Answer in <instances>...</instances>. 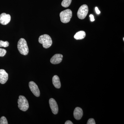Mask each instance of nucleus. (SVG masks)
Masks as SVG:
<instances>
[{"mask_svg":"<svg viewBox=\"0 0 124 124\" xmlns=\"http://www.w3.org/2000/svg\"><path fill=\"white\" fill-rule=\"evenodd\" d=\"M63 55L60 54H56L51 58L50 62L53 64H58L60 63L62 60Z\"/></svg>","mask_w":124,"mask_h":124,"instance_id":"9d476101","label":"nucleus"},{"mask_svg":"<svg viewBox=\"0 0 124 124\" xmlns=\"http://www.w3.org/2000/svg\"><path fill=\"white\" fill-rule=\"evenodd\" d=\"M90 17V20L91 22H94L95 20L94 19V17L93 16L92 14L90 15L89 16Z\"/></svg>","mask_w":124,"mask_h":124,"instance_id":"6ab92c4d","label":"nucleus"},{"mask_svg":"<svg viewBox=\"0 0 124 124\" xmlns=\"http://www.w3.org/2000/svg\"><path fill=\"white\" fill-rule=\"evenodd\" d=\"M8 121L5 116H2L0 119V124H8Z\"/></svg>","mask_w":124,"mask_h":124,"instance_id":"dca6fc26","label":"nucleus"},{"mask_svg":"<svg viewBox=\"0 0 124 124\" xmlns=\"http://www.w3.org/2000/svg\"><path fill=\"white\" fill-rule=\"evenodd\" d=\"M7 53V51L4 49L0 48V57H4Z\"/></svg>","mask_w":124,"mask_h":124,"instance_id":"f3484780","label":"nucleus"},{"mask_svg":"<svg viewBox=\"0 0 124 124\" xmlns=\"http://www.w3.org/2000/svg\"><path fill=\"white\" fill-rule=\"evenodd\" d=\"M86 36L84 31H80L77 32L74 36V38L76 40H81L84 39Z\"/></svg>","mask_w":124,"mask_h":124,"instance_id":"ddd939ff","label":"nucleus"},{"mask_svg":"<svg viewBox=\"0 0 124 124\" xmlns=\"http://www.w3.org/2000/svg\"><path fill=\"white\" fill-rule=\"evenodd\" d=\"M18 107L20 110L26 111L29 108L28 101L25 97L23 95H20L18 100Z\"/></svg>","mask_w":124,"mask_h":124,"instance_id":"20e7f679","label":"nucleus"},{"mask_svg":"<svg viewBox=\"0 0 124 124\" xmlns=\"http://www.w3.org/2000/svg\"><path fill=\"white\" fill-rule=\"evenodd\" d=\"M11 20V16L9 14L3 13L0 15V23L2 25L8 24Z\"/></svg>","mask_w":124,"mask_h":124,"instance_id":"0eeeda50","label":"nucleus"},{"mask_svg":"<svg viewBox=\"0 0 124 124\" xmlns=\"http://www.w3.org/2000/svg\"><path fill=\"white\" fill-rule=\"evenodd\" d=\"M29 88L33 94L37 97H39L40 92L38 86L33 81H30L29 83Z\"/></svg>","mask_w":124,"mask_h":124,"instance_id":"423d86ee","label":"nucleus"},{"mask_svg":"<svg viewBox=\"0 0 124 124\" xmlns=\"http://www.w3.org/2000/svg\"><path fill=\"white\" fill-rule=\"evenodd\" d=\"M38 41L40 44H42L43 47L46 49L49 48L53 44L51 37L47 34H44L40 36Z\"/></svg>","mask_w":124,"mask_h":124,"instance_id":"f03ea898","label":"nucleus"},{"mask_svg":"<svg viewBox=\"0 0 124 124\" xmlns=\"http://www.w3.org/2000/svg\"><path fill=\"white\" fill-rule=\"evenodd\" d=\"M87 124H95V120L93 118L89 119L87 123Z\"/></svg>","mask_w":124,"mask_h":124,"instance_id":"a211bd4d","label":"nucleus"},{"mask_svg":"<svg viewBox=\"0 0 124 124\" xmlns=\"http://www.w3.org/2000/svg\"><path fill=\"white\" fill-rule=\"evenodd\" d=\"M9 46V43L8 41H4L2 40H0V47H7Z\"/></svg>","mask_w":124,"mask_h":124,"instance_id":"2eb2a0df","label":"nucleus"},{"mask_svg":"<svg viewBox=\"0 0 124 124\" xmlns=\"http://www.w3.org/2000/svg\"><path fill=\"white\" fill-rule=\"evenodd\" d=\"M50 107L52 112L54 115H56L58 112V107L57 102L53 98H51L49 100Z\"/></svg>","mask_w":124,"mask_h":124,"instance_id":"6e6552de","label":"nucleus"},{"mask_svg":"<svg viewBox=\"0 0 124 124\" xmlns=\"http://www.w3.org/2000/svg\"><path fill=\"white\" fill-rule=\"evenodd\" d=\"M95 11H96V13H97V14H100V11L99 10L97 7H95Z\"/></svg>","mask_w":124,"mask_h":124,"instance_id":"aec40b11","label":"nucleus"},{"mask_svg":"<svg viewBox=\"0 0 124 124\" xmlns=\"http://www.w3.org/2000/svg\"><path fill=\"white\" fill-rule=\"evenodd\" d=\"M89 8L88 6L83 5L80 7L77 12V16L80 19H83L86 17L88 13Z\"/></svg>","mask_w":124,"mask_h":124,"instance_id":"39448f33","label":"nucleus"},{"mask_svg":"<svg viewBox=\"0 0 124 124\" xmlns=\"http://www.w3.org/2000/svg\"><path fill=\"white\" fill-rule=\"evenodd\" d=\"M72 0H63L62 3V5L63 7L67 8L71 4Z\"/></svg>","mask_w":124,"mask_h":124,"instance_id":"4468645a","label":"nucleus"},{"mask_svg":"<svg viewBox=\"0 0 124 124\" xmlns=\"http://www.w3.org/2000/svg\"><path fill=\"white\" fill-rule=\"evenodd\" d=\"M83 115V112L82 108L79 107H77L75 108L73 112V116L76 120L81 119Z\"/></svg>","mask_w":124,"mask_h":124,"instance_id":"9b49d317","label":"nucleus"},{"mask_svg":"<svg viewBox=\"0 0 124 124\" xmlns=\"http://www.w3.org/2000/svg\"><path fill=\"white\" fill-rule=\"evenodd\" d=\"M123 40L124 41V38H123Z\"/></svg>","mask_w":124,"mask_h":124,"instance_id":"4be33fe9","label":"nucleus"},{"mask_svg":"<svg viewBox=\"0 0 124 124\" xmlns=\"http://www.w3.org/2000/svg\"><path fill=\"white\" fill-rule=\"evenodd\" d=\"M17 48L19 53L23 55H27L29 53V48L27 42L23 38H21L18 41Z\"/></svg>","mask_w":124,"mask_h":124,"instance_id":"f257e3e1","label":"nucleus"},{"mask_svg":"<svg viewBox=\"0 0 124 124\" xmlns=\"http://www.w3.org/2000/svg\"><path fill=\"white\" fill-rule=\"evenodd\" d=\"M8 79V75L4 69H0V83L5 84Z\"/></svg>","mask_w":124,"mask_h":124,"instance_id":"1a4fd4ad","label":"nucleus"},{"mask_svg":"<svg viewBox=\"0 0 124 124\" xmlns=\"http://www.w3.org/2000/svg\"><path fill=\"white\" fill-rule=\"evenodd\" d=\"M53 84L55 88L57 89L60 88L61 87V82H60V79L59 77L57 75L54 76L53 78Z\"/></svg>","mask_w":124,"mask_h":124,"instance_id":"f8f14e48","label":"nucleus"},{"mask_svg":"<svg viewBox=\"0 0 124 124\" xmlns=\"http://www.w3.org/2000/svg\"><path fill=\"white\" fill-rule=\"evenodd\" d=\"M73 123H72L71 121L70 120H68L66 121L65 123V124H73Z\"/></svg>","mask_w":124,"mask_h":124,"instance_id":"412c9836","label":"nucleus"},{"mask_svg":"<svg viewBox=\"0 0 124 124\" xmlns=\"http://www.w3.org/2000/svg\"><path fill=\"white\" fill-rule=\"evenodd\" d=\"M72 13L71 10L70 9L62 11L60 14V20L63 23H67L70 22L72 17Z\"/></svg>","mask_w":124,"mask_h":124,"instance_id":"7ed1b4c3","label":"nucleus"}]
</instances>
